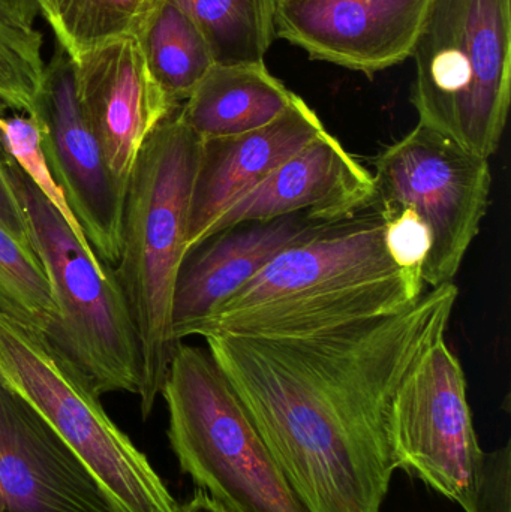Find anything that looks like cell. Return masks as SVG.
Masks as SVG:
<instances>
[{
	"label": "cell",
	"instance_id": "cell-1",
	"mask_svg": "<svg viewBox=\"0 0 511 512\" xmlns=\"http://www.w3.org/2000/svg\"><path fill=\"white\" fill-rule=\"evenodd\" d=\"M459 289L300 337L209 334L207 351L308 512H381L386 423L405 376L446 337Z\"/></svg>",
	"mask_w": 511,
	"mask_h": 512
},
{
	"label": "cell",
	"instance_id": "cell-2",
	"mask_svg": "<svg viewBox=\"0 0 511 512\" xmlns=\"http://www.w3.org/2000/svg\"><path fill=\"white\" fill-rule=\"evenodd\" d=\"M422 274L398 267L380 212H360L279 252L228 297L194 336L300 337L416 303Z\"/></svg>",
	"mask_w": 511,
	"mask_h": 512
},
{
	"label": "cell",
	"instance_id": "cell-3",
	"mask_svg": "<svg viewBox=\"0 0 511 512\" xmlns=\"http://www.w3.org/2000/svg\"><path fill=\"white\" fill-rule=\"evenodd\" d=\"M177 110L156 126L138 155L123 206L119 259L113 267L137 333L138 397L144 420L161 396L179 346L171 312L203 146Z\"/></svg>",
	"mask_w": 511,
	"mask_h": 512
},
{
	"label": "cell",
	"instance_id": "cell-4",
	"mask_svg": "<svg viewBox=\"0 0 511 512\" xmlns=\"http://www.w3.org/2000/svg\"><path fill=\"white\" fill-rule=\"evenodd\" d=\"M410 59L420 125L489 159L511 99V0H429Z\"/></svg>",
	"mask_w": 511,
	"mask_h": 512
},
{
	"label": "cell",
	"instance_id": "cell-5",
	"mask_svg": "<svg viewBox=\"0 0 511 512\" xmlns=\"http://www.w3.org/2000/svg\"><path fill=\"white\" fill-rule=\"evenodd\" d=\"M0 165L59 310L48 342L99 397L119 391L138 394L137 333L113 268L80 245L62 215L2 146Z\"/></svg>",
	"mask_w": 511,
	"mask_h": 512
},
{
	"label": "cell",
	"instance_id": "cell-6",
	"mask_svg": "<svg viewBox=\"0 0 511 512\" xmlns=\"http://www.w3.org/2000/svg\"><path fill=\"white\" fill-rule=\"evenodd\" d=\"M161 396L183 474L227 512H308L209 351L180 342Z\"/></svg>",
	"mask_w": 511,
	"mask_h": 512
},
{
	"label": "cell",
	"instance_id": "cell-7",
	"mask_svg": "<svg viewBox=\"0 0 511 512\" xmlns=\"http://www.w3.org/2000/svg\"><path fill=\"white\" fill-rule=\"evenodd\" d=\"M0 379L86 463L120 512H176L146 454L110 420L98 394L38 331L0 315Z\"/></svg>",
	"mask_w": 511,
	"mask_h": 512
},
{
	"label": "cell",
	"instance_id": "cell-8",
	"mask_svg": "<svg viewBox=\"0 0 511 512\" xmlns=\"http://www.w3.org/2000/svg\"><path fill=\"white\" fill-rule=\"evenodd\" d=\"M372 176L375 207L413 210L431 231L423 282H452L488 213L489 159L419 123L378 155Z\"/></svg>",
	"mask_w": 511,
	"mask_h": 512
},
{
	"label": "cell",
	"instance_id": "cell-9",
	"mask_svg": "<svg viewBox=\"0 0 511 512\" xmlns=\"http://www.w3.org/2000/svg\"><path fill=\"white\" fill-rule=\"evenodd\" d=\"M390 462L438 495L476 512L485 451L474 429L461 361L438 340L399 385L386 423Z\"/></svg>",
	"mask_w": 511,
	"mask_h": 512
},
{
	"label": "cell",
	"instance_id": "cell-10",
	"mask_svg": "<svg viewBox=\"0 0 511 512\" xmlns=\"http://www.w3.org/2000/svg\"><path fill=\"white\" fill-rule=\"evenodd\" d=\"M42 149L69 209L90 246L113 268L120 252L126 195L117 188L105 165L101 147L78 101L74 66L57 47L47 65L39 107Z\"/></svg>",
	"mask_w": 511,
	"mask_h": 512
},
{
	"label": "cell",
	"instance_id": "cell-11",
	"mask_svg": "<svg viewBox=\"0 0 511 512\" xmlns=\"http://www.w3.org/2000/svg\"><path fill=\"white\" fill-rule=\"evenodd\" d=\"M429 0H279L276 38L372 75L410 59Z\"/></svg>",
	"mask_w": 511,
	"mask_h": 512
},
{
	"label": "cell",
	"instance_id": "cell-12",
	"mask_svg": "<svg viewBox=\"0 0 511 512\" xmlns=\"http://www.w3.org/2000/svg\"><path fill=\"white\" fill-rule=\"evenodd\" d=\"M0 512H120L86 463L2 379Z\"/></svg>",
	"mask_w": 511,
	"mask_h": 512
},
{
	"label": "cell",
	"instance_id": "cell-13",
	"mask_svg": "<svg viewBox=\"0 0 511 512\" xmlns=\"http://www.w3.org/2000/svg\"><path fill=\"white\" fill-rule=\"evenodd\" d=\"M72 66L78 101L114 183L126 195L147 138L179 107L153 80L138 36L105 42Z\"/></svg>",
	"mask_w": 511,
	"mask_h": 512
},
{
	"label": "cell",
	"instance_id": "cell-14",
	"mask_svg": "<svg viewBox=\"0 0 511 512\" xmlns=\"http://www.w3.org/2000/svg\"><path fill=\"white\" fill-rule=\"evenodd\" d=\"M375 206V182L341 143L324 131L236 201L206 239L252 221L308 213L323 224L345 221Z\"/></svg>",
	"mask_w": 511,
	"mask_h": 512
},
{
	"label": "cell",
	"instance_id": "cell-15",
	"mask_svg": "<svg viewBox=\"0 0 511 512\" xmlns=\"http://www.w3.org/2000/svg\"><path fill=\"white\" fill-rule=\"evenodd\" d=\"M335 224V222H333ZM332 224L294 213L227 228L189 251L174 288V339L183 342L228 297L260 273L279 252L323 233Z\"/></svg>",
	"mask_w": 511,
	"mask_h": 512
},
{
	"label": "cell",
	"instance_id": "cell-16",
	"mask_svg": "<svg viewBox=\"0 0 511 512\" xmlns=\"http://www.w3.org/2000/svg\"><path fill=\"white\" fill-rule=\"evenodd\" d=\"M326 131L299 95L269 125L233 137L204 140L189 207L186 254L243 195Z\"/></svg>",
	"mask_w": 511,
	"mask_h": 512
},
{
	"label": "cell",
	"instance_id": "cell-17",
	"mask_svg": "<svg viewBox=\"0 0 511 512\" xmlns=\"http://www.w3.org/2000/svg\"><path fill=\"white\" fill-rule=\"evenodd\" d=\"M294 96L264 62L215 63L177 113L201 140H213L269 125Z\"/></svg>",
	"mask_w": 511,
	"mask_h": 512
},
{
	"label": "cell",
	"instance_id": "cell-18",
	"mask_svg": "<svg viewBox=\"0 0 511 512\" xmlns=\"http://www.w3.org/2000/svg\"><path fill=\"white\" fill-rule=\"evenodd\" d=\"M138 39L153 80L174 107L188 101L216 63L200 27L176 0H159Z\"/></svg>",
	"mask_w": 511,
	"mask_h": 512
},
{
	"label": "cell",
	"instance_id": "cell-19",
	"mask_svg": "<svg viewBox=\"0 0 511 512\" xmlns=\"http://www.w3.org/2000/svg\"><path fill=\"white\" fill-rule=\"evenodd\" d=\"M72 63L105 42L140 36L159 0H36Z\"/></svg>",
	"mask_w": 511,
	"mask_h": 512
},
{
	"label": "cell",
	"instance_id": "cell-20",
	"mask_svg": "<svg viewBox=\"0 0 511 512\" xmlns=\"http://www.w3.org/2000/svg\"><path fill=\"white\" fill-rule=\"evenodd\" d=\"M209 42L216 63L264 62L276 39L279 0H176Z\"/></svg>",
	"mask_w": 511,
	"mask_h": 512
},
{
	"label": "cell",
	"instance_id": "cell-21",
	"mask_svg": "<svg viewBox=\"0 0 511 512\" xmlns=\"http://www.w3.org/2000/svg\"><path fill=\"white\" fill-rule=\"evenodd\" d=\"M0 315L50 339L59 310L32 246L0 225Z\"/></svg>",
	"mask_w": 511,
	"mask_h": 512
},
{
	"label": "cell",
	"instance_id": "cell-22",
	"mask_svg": "<svg viewBox=\"0 0 511 512\" xmlns=\"http://www.w3.org/2000/svg\"><path fill=\"white\" fill-rule=\"evenodd\" d=\"M42 35L0 21V104L15 113L38 114L47 78Z\"/></svg>",
	"mask_w": 511,
	"mask_h": 512
},
{
	"label": "cell",
	"instance_id": "cell-23",
	"mask_svg": "<svg viewBox=\"0 0 511 512\" xmlns=\"http://www.w3.org/2000/svg\"><path fill=\"white\" fill-rule=\"evenodd\" d=\"M0 146L14 159L27 179L53 204L74 233L75 239L90 254L96 255L83 228L66 203L62 189L57 186L42 149L41 120L38 114H0ZM98 256V255H96ZM99 258V256H98Z\"/></svg>",
	"mask_w": 511,
	"mask_h": 512
},
{
	"label": "cell",
	"instance_id": "cell-24",
	"mask_svg": "<svg viewBox=\"0 0 511 512\" xmlns=\"http://www.w3.org/2000/svg\"><path fill=\"white\" fill-rule=\"evenodd\" d=\"M384 224V245L398 267L422 274L431 252L428 225L410 209H377Z\"/></svg>",
	"mask_w": 511,
	"mask_h": 512
},
{
	"label": "cell",
	"instance_id": "cell-25",
	"mask_svg": "<svg viewBox=\"0 0 511 512\" xmlns=\"http://www.w3.org/2000/svg\"><path fill=\"white\" fill-rule=\"evenodd\" d=\"M476 512H511V444L485 453Z\"/></svg>",
	"mask_w": 511,
	"mask_h": 512
},
{
	"label": "cell",
	"instance_id": "cell-26",
	"mask_svg": "<svg viewBox=\"0 0 511 512\" xmlns=\"http://www.w3.org/2000/svg\"><path fill=\"white\" fill-rule=\"evenodd\" d=\"M0 225L8 230L15 239L30 245L23 212H21L20 204L12 192L8 177L3 173L2 165H0Z\"/></svg>",
	"mask_w": 511,
	"mask_h": 512
},
{
	"label": "cell",
	"instance_id": "cell-27",
	"mask_svg": "<svg viewBox=\"0 0 511 512\" xmlns=\"http://www.w3.org/2000/svg\"><path fill=\"white\" fill-rule=\"evenodd\" d=\"M0 5L14 18L15 23L27 29L35 27L36 17L39 15L36 0H0Z\"/></svg>",
	"mask_w": 511,
	"mask_h": 512
},
{
	"label": "cell",
	"instance_id": "cell-28",
	"mask_svg": "<svg viewBox=\"0 0 511 512\" xmlns=\"http://www.w3.org/2000/svg\"><path fill=\"white\" fill-rule=\"evenodd\" d=\"M176 512H227L219 502H216L209 493L197 489L189 501L177 505Z\"/></svg>",
	"mask_w": 511,
	"mask_h": 512
},
{
	"label": "cell",
	"instance_id": "cell-29",
	"mask_svg": "<svg viewBox=\"0 0 511 512\" xmlns=\"http://www.w3.org/2000/svg\"><path fill=\"white\" fill-rule=\"evenodd\" d=\"M2 111H3V105L0 104V113H2Z\"/></svg>",
	"mask_w": 511,
	"mask_h": 512
}]
</instances>
